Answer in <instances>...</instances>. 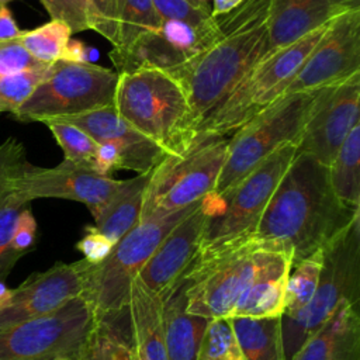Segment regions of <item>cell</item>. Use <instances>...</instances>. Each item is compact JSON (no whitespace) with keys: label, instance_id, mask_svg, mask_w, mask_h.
<instances>
[{"label":"cell","instance_id":"cell-13","mask_svg":"<svg viewBox=\"0 0 360 360\" xmlns=\"http://www.w3.org/2000/svg\"><path fill=\"white\" fill-rule=\"evenodd\" d=\"M356 73H360V8L345 11L328 22L284 94L335 86Z\"/></svg>","mask_w":360,"mask_h":360},{"label":"cell","instance_id":"cell-29","mask_svg":"<svg viewBox=\"0 0 360 360\" xmlns=\"http://www.w3.org/2000/svg\"><path fill=\"white\" fill-rule=\"evenodd\" d=\"M118 42L112 53L125 51L138 37L156 32L162 20L155 8L153 0H117Z\"/></svg>","mask_w":360,"mask_h":360},{"label":"cell","instance_id":"cell-17","mask_svg":"<svg viewBox=\"0 0 360 360\" xmlns=\"http://www.w3.org/2000/svg\"><path fill=\"white\" fill-rule=\"evenodd\" d=\"M91 264L84 259L55 263L45 271L31 274L13 288L8 304L0 309V330L46 315L83 294Z\"/></svg>","mask_w":360,"mask_h":360},{"label":"cell","instance_id":"cell-2","mask_svg":"<svg viewBox=\"0 0 360 360\" xmlns=\"http://www.w3.org/2000/svg\"><path fill=\"white\" fill-rule=\"evenodd\" d=\"M267 0H243L215 20L222 37L179 66L170 76L187 104V145L200 124L231 94L267 52Z\"/></svg>","mask_w":360,"mask_h":360},{"label":"cell","instance_id":"cell-9","mask_svg":"<svg viewBox=\"0 0 360 360\" xmlns=\"http://www.w3.org/2000/svg\"><path fill=\"white\" fill-rule=\"evenodd\" d=\"M360 301V217L323 249V267L311 302L294 318H283L285 360L345 302Z\"/></svg>","mask_w":360,"mask_h":360},{"label":"cell","instance_id":"cell-1","mask_svg":"<svg viewBox=\"0 0 360 360\" xmlns=\"http://www.w3.org/2000/svg\"><path fill=\"white\" fill-rule=\"evenodd\" d=\"M359 217L360 208L336 197L328 166L297 152L249 238L291 252L294 266L325 249Z\"/></svg>","mask_w":360,"mask_h":360},{"label":"cell","instance_id":"cell-12","mask_svg":"<svg viewBox=\"0 0 360 360\" xmlns=\"http://www.w3.org/2000/svg\"><path fill=\"white\" fill-rule=\"evenodd\" d=\"M84 295L60 308L0 330V360H53L75 354L96 325Z\"/></svg>","mask_w":360,"mask_h":360},{"label":"cell","instance_id":"cell-46","mask_svg":"<svg viewBox=\"0 0 360 360\" xmlns=\"http://www.w3.org/2000/svg\"><path fill=\"white\" fill-rule=\"evenodd\" d=\"M335 4H338L345 11L360 8V0H332Z\"/></svg>","mask_w":360,"mask_h":360},{"label":"cell","instance_id":"cell-40","mask_svg":"<svg viewBox=\"0 0 360 360\" xmlns=\"http://www.w3.org/2000/svg\"><path fill=\"white\" fill-rule=\"evenodd\" d=\"M114 245V242L100 233L94 226H86V232L76 243V249L83 255L86 262L96 266L108 257Z\"/></svg>","mask_w":360,"mask_h":360},{"label":"cell","instance_id":"cell-37","mask_svg":"<svg viewBox=\"0 0 360 360\" xmlns=\"http://www.w3.org/2000/svg\"><path fill=\"white\" fill-rule=\"evenodd\" d=\"M25 163L22 143L14 138H8L0 143V201L14 191L13 181Z\"/></svg>","mask_w":360,"mask_h":360},{"label":"cell","instance_id":"cell-44","mask_svg":"<svg viewBox=\"0 0 360 360\" xmlns=\"http://www.w3.org/2000/svg\"><path fill=\"white\" fill-rule=\"evenodd\" d=\"M21 32L7 4H0V41L18 38Z\"/></svg>","mask_w":360,"mask_h":360},{"label":"cell","instance_id":"cell-14","mask_svg":"<svg viewBox=\"0 0 360 360\" xmlns=\"http://www.w3.org/2000/svg\"><path fill=\"white\" fill-rule=\"evenodd\" d=\"M124 180L101 176L96 170L63 160L55 167L25 163L13 181V190L27 201L35 198H65L83 202L97 218Z\"/></svg>","mask_w":360,"mask_h":360},{"label":"cell","instance_id":"cell-25","mask_svg":"<svg viewBox=\"0 0 360 360\" xmlns=\"http://www.w3.org/2000/svg\"><path fill=\"white\" fill-rule=\"evenodd\" d=\"M228 319L245 360H285L283 316Z\"/></svg>","mask_w":360,"mask_h":360},{"label":"cell","instance_id":"cell-10","mask_svg":"<svg viewBox=\"0 0 360 360\" xmlns=\"http://www.w3.org/2000/svg\"><path fill=\"white\" fill-rule=\"evenodd\" d=\"M277 250L288 252L278 245L248 238L210 260L191 266L184 274L190 280L186 311L207 319L229 318L257 271Z\"/></svg>","mask_w":360,"mask_h":360},{"label":"cell","instance_id":"cell-49","mask_svg":"<svg viewBox=\"0 0 360 360\" xmlns=\"http://www.w3.org/2000/svg\"><path fill=\"white\" fill-rule=\"evenodd\" d=\"M195 1H198V0H195ZM198 3H200V1H198ZM201 4H202V3H201ZM205 6H207V4H205Z\"/></svg>","mask_w":360,"mask_h":360},{"label":"cell","instance_id":"cell-11","mask_svg":"<svg viewBox=\"0 0 360 360\" xmlns=\"http://www.w3.org/2000/svg\"><path fill=\"white\" fill-rule=\"evenodd\" d=\"M117 82L118 73L112 69L58 60L13 117L22 122H45L114 105Z\"/></svg>","mask_w":360,"mask_h":360},{"label":"cell","instance_id":"cell-6","mask_svg":"<svg viewBox=\"0 0 360 360\" xmlns=\"http://www.w3.org/2000/svg\"><path fill=\"white\" fill-rule=\"evenodd\" d=\"M114 108L167 155L187 146L188 104L170 75L156 69L118 73Z\"/></svg>","mask_w":360,"mask_h":360},{"label":"cell","instance_id":"cell-18","mask_svg":"<svg viewBox=\"0 0 360 360\" xmlns=\"http://www.w3.org/2000/svg\"><path fill=\"white\" fill-rule=\"evenodd\" d=\"M87 135L97 143H110L121 158V169L138 174L150 172L167 153L156 142L135 129L114 108V105L60 118Z\"/></svg>","mask_w":360,"mask_h":360},{"label":"cell","instance_id":"cell-45","mask_svg":"<svg viewBox=\"0 0 360 360\" xmlns=\"http://www.w3.org/2000/svg\"><path fill=\"white\" fill-rule=\"evenodd\" d=\"M243 0H212V8H211V15L217 17L221 14L228 13L233 7H236L239 3Z\"/></svg>","mask_w":360,"mask_h":360},{"label":"cell","instance_id":"cell-36","mask_svg":"<svg viewBox=\"0 0 360 360\" xmlns=\"http://www.w3.org/2000/svg\"><path fill=\"white\" fill-rule=\"evenodd\" d=\"M51 20H59L69 25L72 34L90 30L87 0H39Z\"/></svg>","mask_w":360,"mask_h":360},{"label":"cell","instance_id":"cell-15","mask_svg":"<svg viewBox=\"0 0 360 360\" xmlns=\"http://www.w3.org/2000/svg\"><path fill=\"white\" fill-rule=\"evenodd\" d=\"M218 210L215 197L207 195L167 233L136 278L162 300L169 295L197 259L210 219Z\"/></svg>","mask_w":360,"mask_h":360},{"label":"cell","instance_id":"cell-16","mask_svg":"<svg viewBox=\"0 0 360 360\" xmlns=\"http://www.w3.org/2000/svg\"><path fill=\"white\" fill-rule=\"evenodd\" d=\"M356 124H360V73L322 89L301 132L297 152L329 166Z\"/></svg>","mask_w":360,"mask_h":360},{"label":"cell","instance_id":"cell-20","mask_svg":"<svg viewBox=\"0 0 360 360\" xmlns=\"http://www.w3.org/2000/svg\"><path fill=\"white\" fill-rule=\"evenodd\" d=\"M290 360H360L359 304L345 302Z\"/></svg>","mask_w":360,"mask_h":360},{"label":"cell","instance_id":"cell-8","mask_svg":"<svg viewBox=\"0 0 360 360\" xmlns=\"http://www.w3.org/2000/svg\"><path fill=\"white\" fill-rule=\"evenodd\" d=\"M297 150V142L278 148L248 173L226 195L217 198L212 194L219 204V210L210 219L201 249L193 266L210 260L222 250L253 235Z\"/></svg>","mask_w":360,"mask_h":360},{"label":"cell","instance_id":"cell-43","mask_svg":"<svg viewBox=\"0 0 360 360\" xmlns=\"http://www.w3.org/2000/svg\"><path fill=\"white\" fill-rule=\"evenodd\" d=\"M65 62H77V63H91V49L82 41L70 38L62 53Z\"/></svg>","mask_w":360,"mask_h":360},{"label":"cell","instance_id":"cell-27","mask_svg":"<svg viewBox=\"0 0 360 360\" xmlns=\"http://www.w3.org/2000/svg\"><path fill=\"white\" fill-rule=\"evenodd\" d=\"M124 316L97 321L79 349L77 360H135L129 323L122 326Z\"/></svg>","mask_w":360,"mask_h":360},{"label":"cell","instance_id":"cell-22","mask_svg":"<svg viewBox=\"0 0 360 360\" xmlns=\"http://www.w3.org/2000/svg\"><path fill=\"white\" fill-rule=\"evenodd\" d=\"M162 298L135 278L129 288L128 321L135 360H166Z\"/></svg>","mask_w":360,"mask_h":360},{"label":"cell","instance_id":"cell-21","mask_svg":"<svg viewBox=\"0 0 360 360\" xmlns=\"http://www.w3.org/2000/svg\"><path fill=\"white\" fill-rule=\"evenodd\" d=\"M292 267V253L277 250L257 271L238 300L229 318H274L285 311V288Z\"/></svg>","mask_w":360,"mask_h":360},{"label":"cell","instance_id":"cell-3","mask_svg":"<svg viewBox=\"0 0 360 360\" xmlns=\"http://www.w3.org/2000/svg\"><path fill=\"white\" fill-rule=\"evenodd\" d=\"M201 201L169 214L142 218L114 245L105 260L91 264L82 295L90 302L96 321L118 319L128 312L132 281L167 233Z\"/></svg>","mask_w":360,"mask_h":360},{"label":"cell","instance_id":"cell-39","mask_svg":"<svg viewBox=\"0 0 360 360\" xmlns=\"http://www.w3.org/2000/svg\"><path fill=\"white\" fill-rule=\"evenodd\" d=\"M41 65L21 44L20 38L0 41V76H10L35 69Z\"/></svg>","mask_w":360,"mask_h":360},{"label":"cell","instance_id":"cell-41","mask_svg":"<svg viewBox=\"0 0 360 360\" xmlns=\"http://www.w3.org/2000/svg\"><path fill=\"white\" fill-rule=\"evenodd\" d=\"M37 242V221L32 215L30 204L25 205L15 221L13 232V249L18 256H24L34 249Z\"/></svg>","mask_w":360,"mask_h":360},{"label":"cell","instance_id":"cell-30","mask_svg":"<svg viewBox=\"0 0 360 360\" xmlns=\"http://www.w3.org/2000/svg\"><path fill=\"white\" fill-rule=\"evenodd\" d=\"M69 25L51 20L34 30L22 31L18 37L24 48L41 63L52 65L62 59L68 41L72 38Z\"/></svg>","mask_w":360,"mask_h":360},{"label":"cell","instance_id":"cell-48","mask_svg":"<svg viewBox=\"0 0 360 360\" xmlns=\"http://www.w3.org/2000/svg\"><path fill=\"white\" fill-rule=\"evenodd\" d=\"M10 1H13V0H0V4H7Z\"/></svg>","mask_w":360,"mask_h":360},{"label":"cell","instance_id":"cell-28","mask_svg":"<svg viewBox=\"0 0 360 360\" xmlns=\"http://www.w3.org/2000/svg\"><path fill=\"white\" fill-rule=\"evenodd\" d=\"M323 267V249H319L291 267L285 288L283 318H294L311 302Z\"/></svg>","mask_w":360,"mask_h":360},{"label":"cell","instance_id":"cell-19","mask_svg":"<svg viewBox=\"0 0 360 360\" xmlns=\"http://www.w3.org/2000/svg\"><path fill=\"white\" fill-rule=\"evenodd\" d=\"M345 13L332 0H267V52L281 49Z\"/></svg>","mask_w":360,"mask_h":360},{"label":"cell","instance_id":"cell-5","mask_svg":"<svg viewBox=\"0 0 360 360\" xmlns=\"http://www.w3.org/2000/svg\"><path fill=\"white\" fill-rule=\"evenodd\" d=\"M326 27L328 24L281 49L266 53L250 68L231 94L200 124L194 136H226L233 134L239 127L278 100L322 38Z\"/></svg>","mask_w":360,"mask_h":360},{"label":"cell","instance_id":"cell-23","mask_svg":"<svg viewBox=\"0 0 360 360\" xmlns=\"http://www.w3.org/2000/svg\"><path fill=\"white\" fill-rule=\"evenodd\" d=\"M188 283L190 280L184 277L181 283L162 300L166 360H197L202 336L210 321L186 311V290Z\"/></svg>","mask_w":360,"mask_h":360},{"label":"cell","instance_id":"cell-47","mask_svg":"<svg viewBox=\"0 0 360 360\" xmlns=\"http://www.w3.org/2000/svg\"><path fill=\"white\" fill-rule=\"evenodd\" d=\"M79 352V350H77ZM77 352L75 354H69V356H62V357H56L53 360H77Z\"/></svg>","mask_w":360,"mask_h":360},{"label":"cell","instance_id":"cell-34","mask_svg":"<svg viewBox=\"0 0 360 360\" xmlns=\"http://www.w3.org/2000/svg\"><path fill=\"white\" fill-rule=\"evenodd\" d=\"M28 204L30 201L15 191L0 201V278L7 280L15 263L21 259L13 249V232L20 211Z\"/></svg>","mask_w":360,"mask_h":360},{"label":"cell","instance_id":"cell-38","mask_svg":"<svg viewBox=\"0 0 360 360\" xmlns=\"http://www.w3.org/2000/svg\"><path fill=\"white\" fill-rule=\"evenodd\" d=\"M90 30L103 35L112 46L118 42L117 0H87Z\"/></svg>","mask_w":360,"mask_h":360},{"label":"cell","instance_id":"cell-35","mask_svg":"<svg viewBox=\"0 0 360 360\" xmlns=\"http://www.w3.org/2000/svg\"><path fill=\"white\" fill-rule=\"evenodd\" d=\"M160 20H176L193 27H204L212 21L211 7L195 0H153Z\"/></svg>","mask_w":360,"mask_h":360},{"label":"cell","instance_id":"cell-24","mask_svg":"<svg viewBox=\"0 0 360 360\" xmlns=\"http://www.w3.org/2000/svg\"><path fill=\"white\" fill-rule=\"evenodd\" d=\"M150 173L152 170L124 180L122 187L114 194L100 215L94 218L93 226L111 242L117 243L141 221L145 190Z\"/></svg>","mask_w":360,"mask_h":360},{"label":"cell","instance_id":"cell-31","mask_svg":"<svg viewBox=\"0 0 360 360\" xmlns=\"http://www.w3.org/2000/svg\"><path fill=\"white\" fill-rule=\"evenodd\" d=\"M58 145L62 148L65 160L94 170L97 142L83 129L59 120L45 121Z\"/></svg>","mask_w":360,"mask_h":360},{"label":"cell","instance_id":"cell-42","mask_svg":"<svg viewBox=\"0 0 360 360\" xmlns=\"http://www.w3.org/2000/svg\"><path fill=\"white\" fill-rule=\"evenodd\" d=\"M118 169H121V158L115 148L110 143H97L94 170L101 176L111 177V174Z\"/></svg>","mask_w":360,"mask_h":360},{"label":"cell","instance_id":"cell-32","mask_svg":"<svg viewBox=\"0 0 360 360\" xmlns=\"http://www.w3.org/2000/svg\"><path fill=\"white\" fill-rule=\"evenodd\" d=\"M197 360H245L228 318L208 321Z\"/></svg>","mask_w":360,"mask_h":360},{"label":"cell","instance_id":"cell-33","mask_svg":"<svg viewBox=\"0 0 360 360\" xmlns=\"http://www.w3.org/2000/svg\"><path fill=\"white\" fill-rule=\"evenodd\" d=\"M52 65H41L35 69L0 76V112L17 111L48 76Z\"/></svg>","mask_w":360,"mask_h":360},{"label":"cell","instance_id":"cell-26","mask_svg":"<svg viewBox=\"0 0 360 360\" xmlns=\"http://www.w3.org/2000/svg\"><path fill=\"white\" fill-rule=\"evenodd\" d=\"M336 197L350 208H360V124H356L328 166Z\"/></svg>","mask_w":360,"mask_h":360},{"label":"cell","instance_id":"cell-4","mask_svg":"<svg viewBox=\"0 0 360 360\" xmlns=\"http://www.w3.org/2000/svg\"><path fill=\"white\" fill-rule=\"evenodd\" d=\"M321 91L284 94L239 127L228 141L226 158L212 194L222 198L274 150L290 142L298 143Z\"/></svg>","mask_w":360,"mask_h":360},{"label":"cell","instance_id":"cell-7","mask_svg":"<svg viewBox=\"0 0 360 360\" xmlns=\"http://www.w3.org/2000/svg\"><path fill=\"white\" fill-rule=\"evenodd\" d=\"M228 141L226 136L197 135L186 148L166 155L152 169L141 219L186 208L212 194Z\"/></svg>","mask_w":360,"mask_h":360}]
</instances>
